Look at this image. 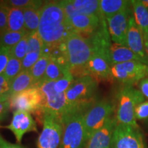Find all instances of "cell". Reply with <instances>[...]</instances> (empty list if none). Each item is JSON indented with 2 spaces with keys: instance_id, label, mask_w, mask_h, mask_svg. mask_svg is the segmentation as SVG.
I'll list each match as a JSON object with an SVG mask.
<instances>
[{
  "instance_id": "6da1fadb",
  "label": "cell",
  "mask_w": 148,
  "mask_h": 148,
  "mask_svg": "<svg viewBox=\"0 0 148 148\" xmlns=\"http://www.w3.org/2000/svg\"><path fill=\"white\" fill-rule=\"evenodd\" d=\"M73 76L82 77L84 66L96 51L108 48L104 36L98 31L90 34L74 32L59 46Z\"/></svg>"
},
{
  "instance_id": "7a4b0ae2",
  "label": "cell",
  "mask_w": 148,
  "mask_h": 148,
  "mask_svg": "<svg viewBox=\"0 0 148 148\" xmlns=\"http://www.w3.org/2000/svg\"><path fill=\"white\" fill-rule=\"evenodd\" d=\"M75 32L66 17L60 1H45L40 8L38 32L44 43L42 53L58 47Z\"/></svg>"
},
{
  "instance_id": "3957f363",
  "label": "cell",
  "mask_w": 148,
  "mask_h": 148,
  "mask_svg": "<svg viewBox=\"0 0 148 148\" xmlns=\"http://www.w3.org/2000/svg\"><path fill=\"white\" fill-rule=\"evenodd\" d=\"M98 81L89 75L74 79L65 92L66 102L70 115L84 112L89 109L96 101Z\"/></svg>"
},
{
  "instance_id": "277c9868",
  "label": "cell",
  "mask_w": 148,
  "mask_h": 148,
  "mask_svg": "<svg viewBox=\"0 0 148 148\" xmlns=\"http://www.w3.org/2000/svg\"><path fill=\"white\" fill-rule=\"evenodd\" d=\"M145 97L139 90L133 86H123L116 94L115 119L116 123L130 125L139 128L135 119L134 110Z\"/></svg>"
},
{
  "instance_id": "5b68a950",
  "label": "cell",
  "mask_w": 148,
  "mask_h": 148,
  "mask_svg": "<svg viewBox=\"0 0 148 148\" xmlns=\"http://www.w3.org/2000/svg\"><path fill=\"white\" fill-rule=\"evenodd\" d=\"M54 81L41 82L37 86L40 88L43 97L42 111L60 118L63 121L70 115V111L66 102L65 93H58L53 89Z\"/></svg>"
},
{
  "instance_id": "8992f818",
  "label": "cell",
  "mask_w": 148,
  "mask_h": 148,
  "mask_svg": "<svg viewBox=\"0 0 148 148\" xmlns=\"http://www.w3.org/2000/svg\"><path fill=\"white\" fill-rule=\"evenodd\" d=\"M84 112L69 116L63 121V133L59 148H84L86 140Z\"/></svg>"
},
{
  "instance_id": "52a82bcc",
  "label": "cell",
  "mask_w": 148,
  "mask_h": 148,
  "mask_svg": "<svg viewBox=\"0 0 148 148\" xmlns=\"http://www.w3.org/2000/svg\"><path fill=\"white\" fill-rule=\"evenodd\" d=\"M114 111V106L109 99H103L94 103L84 114L86 140L101 128Z\"/></svg>"
},
{
  "instance_id": "ba28073f",
  "label": "cell",
  "mask_w": 148,
  "mask_h": 148,
  "mask_svg": "<svg viewBox=\"0 0 148 148\" xmlns=\"http://www.w3.org/2000/svg\"><path fill=\"white\" fill-rule=\"evenodd\" d=\"M10 110H21L32 113H40L43 119V97L38 86L10 95L9 99Z\"/></svg>"
},
{
  "instance_id": "9c48e42d",
  "label": "cell",
  "mask_w": 148,
  "mask_h": 148,
  "mask_svg": "<svg viewBox=\"0 0 148 148\" xmlns=\"http://www.w3.org/2000/svg\"><path fill=\"white\" fill-rule=\"evenodd\" d=\"M111 77L123 86H133L148 77V65L135 61L114 64L111 66Z\"/></svg>"
},
{
  "instance_id": "30bf717a",
  "label": "cell",
  "mask_w": 148,
  "mask_h": 148,
  "mask_svg": "<svg viewBox=\"0 0 148 148\" xmlns=\"http://www.w3.org/2000/svg\"><path fill=\"white\" fill-rule=\"evenodd\" d=\"M42 132L37 140V148H59L63 123L60 118L45 112L42 119Z\"/></svg>"
},
{
  "instance_id": "8fae6325",
  "label": "cell",
  "mask_w": 148,
  "mask_h": 148,
  "mask_svg": "<svg viewBox=\"0 0 148 148\" xmlns=\"http://www.w3.org/2000/svg\"><path fill=\"white\" fill-rule=\"evenodd\" d=\"M110 148H147L139 128L116 123Z\"/></svg>"
},
{
  "instance_id": "7c38bea8",
  "label": "cell",
  "mask_w": 148,
  "mask_h": 148,
  "mask_svg": "<svg viewBox=\"0 0 148 148\" xmlns=\"http://www.w3.org/2000/svg\"><path fill=\"white\" fill-rule=\"evenodd\" d=\"M109 48L96 51L84 66L82 76L89 75L97 80H112L111 66L108 59Z\"/></svg>"
},
{
  "instance_id": "4fadbf2b",
  "label": "cell",
  "mask_w": 148,
  "mask_h": 148,
  "mask_svg": "<svg viewBox=\"0 0 148 148\" xmlns=\"http://www.w3.org/2000/svg\"><path fill=\"white\" fill-rule=\"evenodd\" d=\"M132 14L131 6L106 19L109 35L114 43L127 47L129 18Z\"/></svg>"
},
{
  "instance_id": "5bb4252c",
  "label": "cell",
  "mask_w": 148,
  "mask_h": 148,
  "mask_svg": "<svg viewBox=\"0 0 148 148\" xmlns=\"http://www.w3.org/2000/svg\"><path fill=\"white\" fill-rule=\"evenodd\" d=\"M1 127L8 129L13 133L16 142H21L24 134L27 132H38L36 123L29 112L21 110H15L12 112V118L10 124Z\"/></svg>"
},
{
  "instance_id": "9a60e30c",
  "label": "cell",
  "mask_w": 148,
  "mask_h": 148,
  "mask_svg": "<svg viewBox=\"0 0 148 148\" xmlns=\"http://www.w3.org/2000/svg\"><path fill=\"white\" fill-rule=\"evenodd\" d=\"M60 3L67 20L79 14L103 16L99 8V0H64L60 1Z\"/></svg>"
},
{
  "instance_id": "2e32d148",
  "label": "cell",
  "mask_w": 148,
  "mask_h": 148,
  "mask_svg": "<svg viewBox=\"0 0 148 148\" xmlns=\"http://www.w3.org/2000/svg\"><path fill=\"white\" fill-rule=\"evenodd\" d=\"M127 47L141 58L144 64L148 65V56L145 51L143 36L134 21L133 14L129 18L127 34Z\"/></svg>"
},
{
  "instance_id": "e0dca14e",
  "label": "cell",
  "mask_w": 148,
  "mask_h": 148,
  "mask_svg": "<svg viewBox=\"0 0 148 148\" xmlns=\"http://www.w3.org/2000/svg\"><path fill=\"white\" fill-rule=\"evenodd\" d=\"M103 19L106 18L103 16L79 14L72 16L68 21L75 32L86 35L95 32Z\"/></svg>"
},
{
  "instance_id": "ac0fdd59",
  "label": "cell",
  "mask_w": 148,
  "mask_h": 148,
  "mask_svg": "<svg viewBox=\"0 0 148 148\" xmlns=\"http://www.w3.org/2000/svg\"><path fill=\"white\" fill-rule=\"evenodd\" d=\"M115 119L110 118L103 126L94 133L86 142V148H110Z\"/></svg>"
},
{
  "instance_id": "d6986e66",
  "label": "cell",
  "mask_w": 148,
  "mask_h": 148,
  "mask_svg": "<svg viewBox=\"0 0 148 148\" xmlns=\"http://www.w3.org/2000/svg\"><path fill=\"white\" fill-rule=\"evenodd\" d=\"M108 59L110 66L127 62H140L143 63V61L136 55L126 46L119 45L116 43H111L108 50Z\"/></svg>"
},
{
  "instance_id": "ffe728a7",
  "label": "cell",
  "mask_w": 148,
  "mask_h": 148,
  "mask_svg": "<svg viewBox=\"0 0 148 148\" xmlns=\"http://www.w3.org/2000/svg\"><path fill=\"white\" fill-rule=\"evenodd\" d=\"M133 17L143 36L144 41L148 39V10L140 0H132Z\"/></svg>"
},
{
  "instance_id": "44dd1931",
  "label": "cell",
  "mask_w": 148,
  "mask_h": 148,
  "mask_svg": "<svg viewBox=\"0 0 148 148\" xmlns=\"http://www.w3.org/2000/svg\"><path fill=\"white\" fill-rule=\"evenodd\" d=\"M131 6H132L131 1H125V0H100L99 1L100 11L106 19Z\"/></svg>"
},
{
  "instance_id": "7402d4cb",
  "label": "cell",
  "mask_w": 148,
  "mask_h": 148,
  "mask_svg": "<svg viewBox=\"0 0 148 148\" xmlns=\"http://www.w3.org/2000/svg\"><path fill=\"white\" fill-rule=\"evenodd\" d=\"M34 86V79L31 75L30 71L22 70L17 76L11 81L10 94L12 95Z\"/></svg>"
},
{
  "instance_id": "603a6c76",
  "label": "cell",
  "mask_w": 148,
  "mask_h": 148,
  "mask_svg": "<svg viewBox=\"0 0 148 148\" xmlns=\"http://www.w3.org/2000/svg\"><path fill=\"white\" fill-rule=\"evenodd\" d=\"M69 70V67L61 63L58 60L51 57V59L48 64L47 69L43 77L40 81L41 82H51L56 81L64 75V74Z\"/></svg>"
},
{
  "instance_id": "cb8c5ba5",
  "label": "cell",
  "mask_w": 148,
  "mask_h": 148,
  "mask_svg": "<svg viewBox=\"0 0 148 148\" xmlns=\"http://www.w3.org/2000/svg\"><path fill=\"white\" fill-rule=\"evenodd\" d=\"M51 59L50 53H42L38 61L35 63L30 71L31 75L34 79V86H37L43 77L47 67Z\"/></svg>"
},
{
  "instance_id": "d4e9b609",
  "label": "cell",
  "mask_w": 148,
  "mask_h": 148,
  "mask_svg": "<svg viewBox=\"0 0 148 148\" xmlns=\"http://www.w3.org/2000/svg\"><path fill=\"white\" fill-rule=\"evenodd\" d=\"M25 29L23 10L21 8H10L8 15V30L21 32Z\"/></svg>"
},
{
  "instance_id": "484cf974",
  "label": "cell",
  "mask_w": 148,
  "mask_h": 148,
  "mask_svg": "<svg viewBox=\"0 0 148 148\" xmlns=\"http://www.w3.org/2000/svg\"><path fill=\"white\" fill-rule=\"evenodd\" d=\"M23 10L25 30L29 33L38 31L40 23V8H27Z\"/></svg>"
},
{
  "instance_id": "4316f807",
  "label": "cell",
  "mask_w": 148,
  "mask_h": 148,
  "mask_svg": "<svg viewBox=\"0 0 148 148\" xmlns=\"http://www.w3.org/2000/svg\"><path fill=\"white\" fill-rule=\"evenodd\" d=\"M28 33L25 29L21 32H11L6 30L1 32L0 34V47H13Z\"/></svg>"
},
{
  "instance_id": "83f0119b",
  "label": "cell",
  "mask_w": 148,
  "mask_h": 148,
  "mask_svg": "<svg viewBox=\"0 0 148 148\" xmlns=\"http://www.w3.org/2000/svg\"><path fill=\"white\" fill-rule=\"evenodd\" d=\"M22 70V61L11 56L3 74L8 79L12 81Z\"/></svg>"
},
{
  "instance_id": "f1b7e54d",
  "label": "cell",
  "mask_w": 148,
  "mask_h": 148,
  "mask_svg": "<svg viewBox=\"0 0 148 148\" xmlns=\"http://www.w3.org/2000/svg\"><path fill=\"white\" fill-rule=\"evenodd\" d=\"M29 34L25 35L19 42L10 49L11 56L18 60H23L28 51V36Z\"/></svg>"
},
{
  "instance_id": "f546056e",
  "label": "cell",
  "mask_w": 148,
  "mask_h": 148,
  "mask_svg": "<svg viewBox=\"0 0 148 148\" xmlns=\"http://www.w3.org/2000/svg\"><path fill=\"white\" fill-rule=\"evenodd\" d=\"M74 77L72 75L70 70L66 71L62 77L57 80L54 81L53 89L58 93H65L71 84L74 81Z\"/></svg>"
},
{
  "instance_id": "4dcf8cb0",
  "label": "cell",
  "mask_w": 148,
  "mask_h": 148,
  "mask_svg": "<svg viewBox=\"0 0 148 148\" xmlns=\"http://www.w3.org/2000/svg\"><path fill=\"white\" fill-rule=\"evenodd\" d=\"M10 8H21L22 10L27 8H41L44 4L43 1L38 0H9L6 1Z\"/></svg>"
},
{
  "instance_id": "1f68e13d",
  "label": "cell",
  "mask_w": 148,
  "mask_h": 148,
  "mask_svg": "<svg viewBox=\"0 0 148 148\" xmlns=\"http://www.w3.org/2000/svg\"><path fill=\"white\" fill-rule=\"evenodd\" d=\"M44 43L38 31L31 32L28 36V51L27 52L39 53L42 54Z\"/></svg>"
},
{
  "instance_id": "d6a6232c",
  "label": "cell",
  "mask_w": 148,
  "mask_h": 148,
  "mask_svg": "<svg viewBox=\"0 0 148 148\" xmlns=\"http://www.w3.org/2000/svg\"><path fill=\"white\" fill-rule=\"evenodd\" d=\"M10 7L6 1H3L0 3V32L8 30V15Z\"/></svg>"
},
{
  "instance_id": "836d02e7",
  "label": "cell",
  "mask_w": 148,
  "mask_h": 148,
  "mask_svg": "<svg viewBox=\"0 0 148 148\" xmlns=\"http://www.w3.org/2000/svg\"><path fill=\"white\" fill-rule=\"evenodd\" d=\"M136 120L148 121V101L139 103L134 110Z\"/></svg>"
},
{
  "instance_id": "e575fe53",
  "label": "cell",
  "mask_w": 148,
  "mask_h": 148,
  "mask_svg": "<svg viewBox=\"0 0 148 148\" xmlns=\"http://www.w3.org/2000/svg\"><path fill=\"white\" fill-rule=\"evenodd\" d=\"M11 48L0 47V75L3 73L11 57Z\"/></svg>"
},
{
  "instance_id": "d590c367",
  "label": "cell",
  "mask_w": 148,
  "mask_h": 148,
  "mask_svg": "<svg viewBox=\"0 0 148 148\" xmlns=\"http://www.w3.org/2000/svg\"><path fill=\"white\" fill-rule=\"evenodd\" d=\"M11 81L3 74L0 75V95L10 93Z\"/></svg>"
},
{
  "instance_id": "8d00e7d4",
  "label": "cell",
  "mask_w": 148,
  "mask_h": 148,
  "mask_svg": "<svg viewBox=\"0 0 148 148\" xmlns=\"http://www.w3.org/2000/svg\"><path fill=\"white\" fill-rule=\"evenodd\" d=\"M10 110V106L9 100L4 101H0V122L3 121L7 117Z\"/></svg>"
},
{
  "instance_id": "74e56055",
  "label": "cell",
  "mask_w": 148,
  "mask_h": 148,
  "mask_svg": "<svg viewBox=\"0 0 148 148\" xmlns=\"http://www.w3.org/2000/svg\"><path fill=\"white\" fill-rule=\"evenodd\" d=\"M139 90L145 97L148 98V77H145L138 83Z\"/></svg>"
},
{
  "instance_id": "f35d334b",
  "label": "cell",
  "mask_w": 148,
  "mask_h": 148,
  "mask_svg": "<svg viewBox=\"0 0 148 148\" xmlns=\"http://www.w3.org/2000/svg\"><path fill=\"white\" fill-rule=\"evenodd\" d=\"M0 148H25L19 144L11 143L7 141L5 138L0 134Z\"/></svg>"
},
{
  "instance_id": "ab89813d",
  "label": "cell",
  "mask_w": 148,
  "mask_h": 148,
  "mask_svg": "<svg viewBox=\"0 0 148 148\" xmlns=\"http://www.w3.org/2000/svg\"><path fill=\"white\" fill-rule=\"evenodd\" d=\"M10 97V94H4V95H0V101H8L9 100Z\"/></svg>"
},
{
  "instance_id": "60d3db41",
  "label": "cell",
  "mask_w": 148,
  "mask_h": 148,
  "mask_svg": "<svg viewBox=\"0 0 148 148\" xmlns=\"http://www.w3.org/2000/svg\"><path fill=\"white\" fill-rule=\"evenodd\" d=\"M144 6L148 10V0H140Z\"/></svg>"
},
{
  "instance_id": "b9f144b4",
  "label": "cell",
  "mask_w": 148,
  "mask_h": 148,
  "mask_svg": "<svg viewBox=\"0 0 148 148\" xmlns=\"http://www.w3.org/2000/svg\"><path fill=\"white\" fill-rule=\"evenodd\" d=\"M144 44H145V48L146 53H147V54L148 56V39L144 41Z\"/></svg>"
},
{
  "instance_id": "7bdbcfd3",
  "label": "cell",
  "mask_w": 148,
  "mask_h": 148,
  "mask_svg": "<svg viewBox=\"0 0 148 148\" xmlns=\"http://www.w3.org/2000/svg\"><path fill=\"white\" fill-rule=\"evenodd\" d=\"M3 2V1H0V3H2Z\"/></svg>"
},
{
  "instance_id": "ee69618b",
  "label": "cell",
  "mask_w": 148,
  "mask_h": 148,
  "mask_svg": "<svg viewBox=\"0 0 148 148\" xmlns=\"http://www.w3.org/2000/svg\"><path fill=\"white\" fill-rule=\"evenodd\" d=\"M0 34H1V32H0Z\"/></svg>"
},
{
  "instance_id": "f6af8a7d",
  "label": "cell",
  "mask_w": 148,
  "mask_h": 148,
  "mask_svg": "<svg viewBox=\"0 0 148 148\" xmlns=\"http://www.w3.org/2000/svg\"><path fill=\"white\" fill-rule=\"evenodd\" d=\"M0 127H1V126H0Z\"/></svg>"
},
{
  "instance_id": "bcb514c9",
  "label": "cell",
  "mask_w": 148,
  "mask_h": 148,
  "mask_svg": "<svg viewBox=\"0 0 148 148\" xmlns=\"http://www.w3.org/2000/svg\"><path fill=\"white\" fill-rule=\"evenodd\" d=\"M147 122H148V121H147Z\"/></svg>"
}]
</instances>
